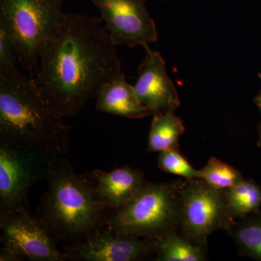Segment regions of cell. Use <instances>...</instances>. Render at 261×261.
I'll list each match as a JSON object with an SVG mask.
<instances>
[{"label":"cell","mask_w":261,"mask_h":261,"mask_svg":"<svg viewBox=\"0 0 261 261\" xmlns=\"http://www.w3.org/2000/svg\"><path fill=\"white\" fill-rule=\"evenodd\" d=\"M238 247V255L261 261V211L234 221L225 231Z\"/></svg>","instance_id":"15"},{"label":"cell","mask_w":261,"mask_h":261,"mask_svg":"<svg viewBox=\"0 0 261 261\" xmlns=\"http://www.w3.org/2000/svg\"><path fill=\"white\" fill-rule=\"evenodd\" d=\"M145 60L138 68L139 78L135 86L141 103L149 108L152 115L163 114L180 106L177 92L166 71V63L159 51L143 46Z\"/></svg>","instance_id":"11"},{"label":"cell","mask_w":261,"mask_h":261,"mask_svg":"<svg viewBox=\"0 0 261 261\" xmlns=\"http://www.w3.org/2000/svg\"><path fill=\"white\" fill-rule=\"evenodd\" d=\"M19 65L20 62L13 42L6 29L0 24V74H20L23 72Z\"/></svg>","instance_id":"20"},{"label":"cell","mask_w":261,"mask_h":261,"mask_svg":"<svg viewBox=\"0 0 261 261\" xmlns=\"http://www.w3.org/2000/svg\"><path fill=\"white\" fill-rule=\"evenodd\" d=\"M157 261H204L207 253L183 238L176 228L147 238Z\"/></svg>","instance_id":"14"},{"label":"cell","mask_w":261,"mask_h":261,"mask_svg":"<svg viewBox=\"0 0 261 261\" xmlns=\"http://www.w3.org/2000/svg\"><path fill=\"white\" fill-rule=\"evenodd\" d=\"M165 1H168V0H165Z\"/></svg>","instance_id":"23"},{"label":"cell","mask_w":261,"mask_h":261,"mask_svg":"<svg viewBox=\"0 0 261 261\" xmlns=\"http://www.w3.org/2000/svg\"><path fill=\"white\" fill-rule=\"evenodd\" d=\"M51 162L0 140V211L29 208V191L47 181Z\"/></svg>","instance_id":"8"},{"label":"cell","mask_w":261,"mask_h":261,"mask_svg":"<svg viewBox=\"0 0 261 261\" xmlns=\"http://www.w3.org/2000/svg\"><path fill=\"white\" fill-rule=\"evenodd\" d=\"M67 260L140 261L153 255L147 238L116 232L106 225L80 245L65 249Z\"/></svg>","instance_id":"10"},{"label":"cell","mask_w":261,"mask_h":261,"mask_svg":"<svg viewBox=\"0 0 261 261\" xmlns=\"http://www.w3.org/2000/svg\"><path fill=\"white\" fill-rule=\"evenodd\" d=\"M181 180L146 181L126 204L112 211L108 226L123 234L152 238L168 230L177 229Z\"/></svg>","instance_id":"5"},{"label":"cell","mask_w":261,"mask_h":261,"mask_svg":"<svg viewBox=\"0 0 261 261\" xmlns=\"http://www.w3.org/2000/svg\"><path fill=\"white\" fill-rule=\"evenodd\" d=\"M1 261H65L63 252L29 208L0 211Z\"/></svg>","instance_id":"7"},{"label":"cell","mask_w":261,"mask_h":261,"mask_svg":"<svg viewBox=\"0 0 261 261\" xmlns=\"http://www.w3.org/2000/svg\"><path fill=\"white\" fill-rule=\"evenodd\" d=\"M96 110L128 118H143L152 114L141 103L135 87L126 80L123 73L103 84L96 96Z\"/></svg>","instance_id":"13"},{"label":"cell","mask_w":261,"mask_h":261,"mask_svg":"<svg viewBox=\"0 0 261 261\" xmlns=\"http://www.w3.org/2000/svg\"><path fill=\"white\" fill-rule=\"evenodd\" d=\"M229 216L243 219L261 208V185L252 179H245L224 190Z\"/></svg>","instance_id":"17"},{"label":"cell","mask_w":261,"mask_h":261,"mask_svg":"<svg viewBox=\"0 0 261 261\" xmlns=\"http://www.w3.org/2000/svg\"><path fill=\"white\" fill-rule=\"evenodd\" d=\"M170 110L160 115H153L148 137V152H161L166 149L179 150L178 139L185 128L181 118Z\"/></svg>","instance_id":"16"},{"label":"cell","mask_w":261,"mask_h":261,"mask_svg":"<svg viewBox=\"0 0 261 261\" xmlns=\"http://www.w3.org/2000/svg\"><path fill=\"white\" fill-rule=\"evenodd\" d=\"M91 173L103 203L113 211L126 204L147 181L143 171L127 166L109 172L95 169Z\"/></svg>","instance_id":"12"},{"label":"cell","mask_w":261,"mask_h":261,"mask_svg":"<svg viewBox=\"0 0 261 261\" xmlns=\"http://www.w3.org/2000/svg\"><path fill=\"white\" fill-rule=\"evenodd\" d=\"M47 181L35 216L64 250L84 243L107 225L113 211L103 203L91 172L78 174L68 160L58 158L51 163Z\"/></svg>","instance_id":"2"},{"label":"cell","mask_w":261,"mask_h":261,"mask_svg":"<svg viewBox=\"0 0 261 261\" xmlns=\"http://www.w3.org/2000/svg\"><path fill=\"white\" fill-rule=\"evenodd\" d=\"M257 145L261 147V123L258 126V140H257Z\"/></svg>","instance_id":"22"},{"label":"cell","mask_w":261,"mask_h":261,"mask_svg":"<svg viewBox=\"0 0 261 261\" xmlns=\"http://www.w3.org/2000/svg\"><path fill=\"white\" fill-rule=\"evenodd\" d=\"M158 165L161 171L177 175L187 180L200 177V170L192 167L177 149H166L160 152Z\"/></svg>","instance_id":"19"},{"label":"cell","mask_w":261,"mask_h":261,"mask_svg":"<svg viewBox=\"0 0 261 261\" xmlns=\"http://www.w3.org/2000/svg\"><path fill=\"white\" fill-rule=\"evenodd\" d=\"M234 221L228 214L224 190L199 178L183 181L177 230L187 241L207 253L211 233L226 231Z\"/></svg>","instance_id":"6"},{"label":"cell","mask_w":261,"mask_h":261,"mask_svg":"<svg viewBox=\"0 0 261 261\" xmlns=\"http://www.w3.org/2000/svg\"><path fill=\"white\" fill-rule=\"evenodd\" d=\"M92 1L100 11L101 20L115 45L134 47L157 42V29L146 8V0Z\"/></svg>","instance_id":"9"},{"label":"cell","mask_w":261,"mask_h":261,"mask_svg":"<svg viewBox=\"0 0 261 261\" xmlns=\"http://www.w3.org/2000/svg\"><path fill=\"white\" fill-rule=\"evenodd\" d=\"M101 18L64 13L41 51L33 82L55 111L75 116L103 84L122 73Z\"/></svg>","instance_id":"1"},{"label":"cell","mask_w":261,"mask_h":261,"mask_svg":"<svg viewBox=\"0 0 261 261\" xmlns=\"http://www.w3.org/2000/svg\"><path fill=\"white\" fill-rule=\"evenodd\" d=\"M259 78H260V82H261V73H258ZM254 101H255V104L257 105V107H258L259 110L260 111L261 113V89L260 91V93L258 94V95L257 97H255L254 99Z\"/></svg>","instance_id":"21"},{"label":"cell","mask_w":261,"mask_h":261,"mask_svg":"<svg viewBox=\"0 0 261 261\" xmlns=\"http://www.w3.org/2000/svg\"><path fill=\"white\" fill-rule=\"evenodd\" d=\"M65 0H0V24L6 29L20 66L32 80L41 51L61 21Z\"/></svg>","instance_id":"4"},{"label":"cell","mask_w":261,"mask_h":261,"mask_svg":"<svg viewBox=\"0 0 261 261\" xmlns=\"http://www.w3.org/2000/svg\"><path fill=\"white\" fill-rule=\"evenodd\" d=\"M199 178L214 188L225 190L238 185L245 178L236 168L212 157L200 170Z\"/></svg>","instance_id":"18"},{"label":"cell","mask_w":261,"mask_h":261,"mask_svg":"<svg viewBox=\"0 0 261 261\" xmlns=\"http://www.w3.org/2000/svg\"><path fill=\"white\" fill-rule=\"evenodd\" d=\"M25 72L0 74V140L53 161L66 153L71 127Z\"/></svg>","instance_id":"3"}]
</instances>
